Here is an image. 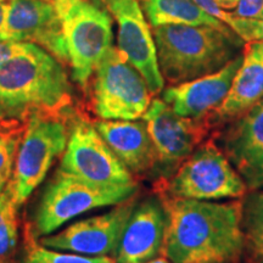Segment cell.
Wrapping results in <instances>:
<instances>
[{
	"label": "cell",
	"instance_id": "16",
	"mask_svg": "<svg viewBox=\"0 0 263 263\" xmlns=\"http://www.w3.org/2000/svg\"><path fill=\"white\" fill-rule=\"evenodd\" d=\"M167 217L162 200L149 196L137 202L115 252L117 263H145L161 254Z\"/></svg>",
	"mask_w": 263,
	"mask_h": 263
},
{
	"label": "cell",
	"instance_id": "3",
	"mask_svg": "<svg viewBox=\"0 0 263 263\" xmlns=\"http://www.w3.org/2000/svg\"><path fill=\"white\" fill-rule=\"evenodd\" d=\"M153 34L161 74L171 85L219 71L245 44L233 31L209 26L164 25Z\"/></svg>",
	"mask_w": 263,
	"mask_h": 263
},
{
	"label": "cell",
	"instance_id": "12",
	"mask_svg": "<svg viewBox=\"0 0 263 263\" xmlns=\"http://www.w3.org/2000/svg\"><path fill=\"white\" fill-rule=\"evenodd\" d=\"M137 202L136 195L132 196L106 213L82 219L58 234L45 236L41 244L48 249L85 256L115 255Z\"/></svg>",
	"mask_w": 263,
	"mask_h": 263
},
{
	"label": "cell",
	"instance_id": "10",
	"mask_svg": "<svg viewBox=\"0 0 263 263\" xmlns=\"http://www.w3.org/2000/svg\"><path fill=\"white\" fill-rule=\"evenodd\" d=\"M60 171L99 185L136 183L133 174L105 143L94 124L78 121L72 128Z\"/></svg>",
	"mask_w": 263,
	"mask_h": 263
},
{
	"label": "cell",
	"instance_id": "24",
	"mask_svg": "<svg viewBox=\"0 0 263 263\" xmlns=\"http://www.w3.org/2000/svg\"><path fill=\"white\" fill-rule=\"evenodd\" d=\"M18 141L16 136L0 134V193L6 188L14 173Z\"/></svg>",
	"mask_w": 263,
	"mask_h": 263
},
{
	"label": "cell",
	"instance_id": "29",
	"mask_svg": "<svg viewBox=\"0 0 263 263\" xmlns=\"http://www.w3.org/2000/svg\"><path fill=\"white\" fill-rule=\"evenodd\" d=\"M215 3L218 5V8L224 10V11L232 12L238 5L239 0H215Z\"/></svg>",
	"mask_w": 263,
	"mask_h": 263
},
{
	"label": "cell",
	"instance_id": "27",
	"mask_svg": "<svg viewBox=\"0 0 263 263\" xmlns=\"http://www.w3.org/2000/svg\"><path fill=\"white\" fill-rule=\"evenodd\" d=\"M6 6H8V4H4V3L0 2V42L6 41V35H5Z\"/></svg>",
	"mask_w": 263,
	"mask_h": 263
},
{
	"label": "cell",
	"instance_id": "26",
	"mask_svg": "<svg viewBox=\"0 0 263 263\" xmlns=\"http://www.w3.org/2000/svg\"><path fill=\"white\" fill-rule=\"evenodd\" d=\"M22 42L3 41L0 42V66L12 58L21 49Z\"/></svg>",
	"mask_w": 263,
	"mask_h": 263
},
{
	"label": "cell",
	"instance_id": "9",
	"mask_svg": "<svg viewBox=\"0 0 263 263\" xmlns=\"http://www.w3.org/2000/svg\"><path fill=\"white\" fill-rule=\"evenodd\" d=\"M155 145L157 168L166 178L201 145L212 126L210 118L194 120L177 115L162 99H154L141 117Z\"/></svg>",
	"mask_w": 263,
	"mask_h": 263
},
{
	"label": "cell",
	"instance_id": "11",
	"mask_svg": "<svg viewBox=\"0 0 263 263\" xmlns=\"http://www.w3.org/2000/svg\"><path fill=\"white\" fill-rule=\"evenodd\" d=\"M118 26L117 50L145 80L153 94L164 88L156 44L138 0H104Z\"/></svg>",
	"mask_w": 263,
	"mask_h": 263
},
{
	"label": "cell",
	"instance_id": "22",
	"mask_svg": "<svg viewBox=\"0 0 263 263\" xmlns=\"http://www.w3.org/2000/svg\"><path fill=\"white\" fill-rule=\"evenodd\" d=\"M22 263H117L108 256H85L80 254H64L58 250L33 246L26 254Z\"/></svg>",
	"mask_w": 263,
	"mask_h": 263
},
{
	"label": "cell",
	"instance_id": "20",
	"mask_svg": "<svg viewBox=\"0 0 263 263\" xmlns=\"http://www.w3.org/2000/svg\"><path fill=\"white\" fill-rule=\"evenodd\" d=\"M241 228L245 245L256 258L263 257V190H249L242 196Z\"/></svg>",
	"mask_w": 263,
	"mask_h": 263
},
{
	"label": "cell",
	"instance_id": "7",
	"mask_svg": "<svg viewBox=\"0 0 263 263\" xmlns=\"http://www.w3.org/2000/svg\"><path fill=\"white\" fill-rule=\"evenodd\" d=\"M94 73L93 106L101 120L133 121L143 117L153 93L143 76L117 48L107 51Z\"/></svg>",
	"mask_w": 263,
	"mask_h": 263
},
{
	"label": "cell",
	"instance_id": "13",
	"mask_svg": "<svg viewBox=\"0 0 263 263\" xmlns=\"http://www.w3.org/2000/svg\"><path fill=\"white\" fill-rule=\"evenodd\" d=\"M215 141L248 190H263V99L228 121Z\"/></svg>",
	"mask_w": 263,
	"mask_h": 263
},
{
	"label": "cell",
	"instance_id": "21",
	"mask_svg": "<svg viewBox=\"0 0 263 263\" xmlns=\"http://www.w3.org/2000/svg\"><path fill=\"white\" fill-rule=\"evenodd\" d=\"M20 206L9 182L6 188L0 193V258H8L17 245Z\"/></svg>",
	"mask_w": 263,
	"mask_h": 263
},
{
	"label": "cell",
	"instance_id": "2",
	"mask_svg": "<svg viewBox=\"0 0 263 263\" xmlns=\"http://www.w3.org/2000/svg\"><path fill=\"white\" fill-rule=\"evenodd\" d=\"M71 84L54 55L34 43L0 66V121L22 120L67 105Z\"/></svg>",
	"mask_w": 263,
	"mask_h": 263
},
{
	"label": "cell",
	"instance_id": "32",
	"mask_svg": "<svg viewBox=\"0 0 263 263\" xmlns=\"http://www.w3.org/2000/svg\"><path fill=\"white\" fill-rule=\"evenodd\" d=\"M259 259V262H261V263H263V257H261V258H258Z\"/></svg>",
	"mask_w": 263,
	"mask_h": 263
},
{
	"label": "cell",
	"instance_id": "15",
	"mask_svg": "<svg viewBox=\"0 0 263 263\" xmlns=\"http://www.w3.org/2000/svg\"><path fill=\"white\" fill-rule=\"evenodd\" d=\"M241 61L242 54H239L219 71L184 83L170 85L162 91V100L182 117L212 120L213 114L228 95Z\"/></svg>",
	"mask_w": 263,
	"mask_h": 263
},
{
	"label": "cell",
	"instance_id": "31",
	"mask_svg": "<svg viewBox=\"0 0 263 263\" xmlns=\"http://www.w3.org/2000/svg\"><path fill=\"white\" fill-rule=\"evenodd\" d=\"M0 263H8L5 261V258H0Z\"/></svg>",
	"mask_w": 263,
	"mask_h": 263
},
{
	"label": "cell",
	"instance_id": "6",
	"mask_svg": "<svg viewBox=\"0 0 263 263\" xmlns=\"http://www.w3.org/2000/svg\"><path fill=\"white\" fill-rule=\"evenodd\" d=\"M72 78L85 87L98 65L112 48V17L94 0H73L61 16Z\"/></svg>",
	"mask_w": 263,
	"mask_h": 263
},
{
	"label": "cell",
	"instance_id": "17",
	"mask_svg": "<svg viewBox=\"0 0 263 263\" xmlns=\"http://www.w3.org/2000/svg\"><path fill=\"white\" fill-rule=\"evenodd\" d=\"M94 126L132 174L144 176L157 168L156 149L144 121L103 120Z\"/></svg>",
	"mask_w": 263,
	"mask_h": 263
},
{
	"label": "cell",
	"instance_id": "30",
	"mask_svg": "<svg viewBox=\"0 0 263 263\" xmlns=\"http://www.w3.org/2000/svg\"><path fill=\"white\" fill-rule=\"evenodd\" d=\"M145 263H172V262H171L170 259H167L166 257H155Z\"/></svg>",
	"mask_w": 263,
	"mask_h": 263
},
{
	"label": "cell",
	"instance_id": "4",
	"mask_svg": "<svg viewBox=\"0 0 263 263\" xmlns=\"http://www.w3.org/2000/svg\"><path fill=\"white\" fill-rule=\"evenodd\" d=\"M138 192L137 183L99 185L59 170L43 193L34 216L35 233L49 235L74 217L126 201Z\"/></svg>",
	"mask_w": 263,
	"mask_h": 263
},
{
	"label": "cell",
	"instance_id": "18",
	"mask_svg": "<svg viewBox=\"0 0 263 263\" xmlns=\"http://www.w3.org/2000/svg\"><path fill=\"white\" fill-rule=\"evenodd\" d=\"M263 99V42H246L232 87L212 120L228 122Z\"/></svg>",
	"mask_w": 263,
	"mask_h": 263
},
{
	"label": "cell",
	"instance_id": "25",
	"mask_svg": "<svg viewBox=\"0 0 263 263\" xmlns=\"http://www.w3.org/2000/svg\"><path fill=\"white\" fill-rule=\"evenodd\" d=\"M232 14L245 20H257L263 17V0H239Z\"/></svg>",
	"mask_w": 263,
	"mask_h": 263
},
{
	"label": "cell",
	"instance_id": "14",
	"mask_svg": "<svg viewBox=\"0 0 263 263\" xmlns=\"http://www.w3.org/2000/svg\"><path fill=\"white\" fill-rule=\"evenodd\" d=\"M6 41L28 42L68 61L64 27L50 0H11L6 6Z\"/></svg>",
	"mask_w": 263,
	"mask_h": 263
},
{
	"label": "cell",
	"instance_id": "23",
	"mask_svg": "<svg viewBox=\"0 0 263 263\" xmlns=\"http://www.w3.org/2000/svg\"><path fill=\"white\" fill-rule=\"evenodd\" d=\"M221 21L233 32L246 42H263V17L257 20H245L236 17L229 11H224Z\"/></svg>",
	"mask_w": 263,
	"mask_h": 263
},
{
	"label": "cell",
	"instance_id": "19",
	"mask_svg": "<svg viewBox=\"0 0 263 263\" xmlns=\"http://www.w3.org/2000/svg\"><path fill=\"white\" fill-rule=\"evenodd\" d=\"M141 4L153 28L164 25H185L232 31L222 21L203 11L194 0H143Z\"/></svg>",
	"mask_w": 263,
	"mask_h": 263
},
{
	"label": "cell",
	"instance_id": "28",
	"mask_svg": "<svg viewBox=\"0 0 263 263\" xmlns=\"http://www.w3.org/2000/svg\"><path fill=\"white\" fill-rule=\"evenodd\" d=\"M72 2H73V0H51V3L55 5V8H57V11L60 17L67 11V9L70 8L72 4Z\"/></svg>",
	"mask_w": 263,
	"mask_h": 263
},
{
	"label": "cell",
	"instance_id": "33",
	"mask_svg": "<svg viewBox=\"0 0 263 263\" xmlns=\"http://www.w3.org/2000/svg\"><path fill=\"white\" fill-rule=\"evenodd\" d=\"M50 2H51V0H50Z\"/></svg>",
	"mask_w": 263,
	"mask_h": 263
},
{
	"label": "cell",
	"instance_id": "5",
	"mask_svg": "<svg viewBox=\"0 0 263 263\" xmlns=\"http://www.w3.org/2000/svg\"><path fill=\"white\" fill-rule=\"evenodd\" d=\"M164 195L216 201L241 199L249 192L240 174L213 139L205 140L164 184Z\"/></svg>",
	"mask_w": 263,
	"mask_h": 263
},
{
	"label": "cell",
	"instance_id": "1",
	"mask_svg": "<svg viewBox=\"0 0 263 263\" xmlns=\"http://www.w3.org/2000/svg\"><path fill=\"white\" fill-rule=\"evenodd\" d=\"M166 211L161 255L172 263H234L245 249L241 200L201 201L160 196Z\"/></svg>",
	"mask_w": 263,
	"mask_h": 263
},
{
	"label": "cell",
	"instance_id": "8",
	"mask_svg": "<svg viewBox=\"0 0 263 263\" xmlns=\"http://www.w3.org/2000/svg\"><path fill=\"white\" fill-rule=\"evenodd\" d=\"M68 137L67 128L60 118L45 112L29 116L10 179L20 205L44 180L54 160L65 153Z\"/></svg>",
	"mask_w": 263,
	"mask_h": 263
}]
</instances>
